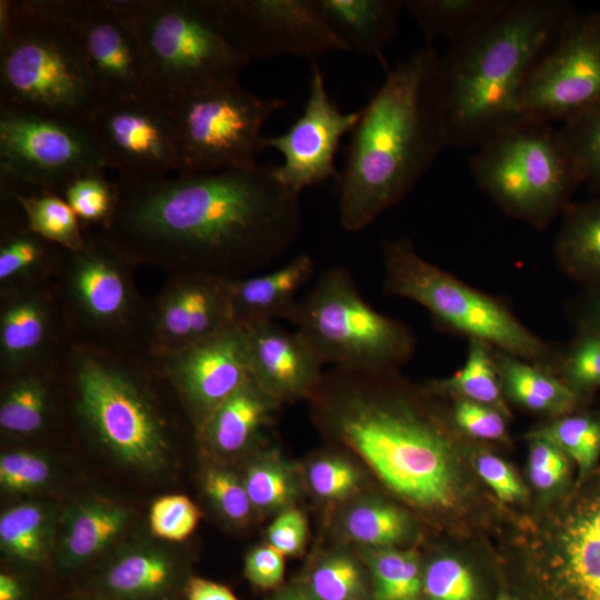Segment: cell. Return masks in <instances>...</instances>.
<instances>
[{"label": "cell", "instance_id": "obj_31", "mask_svg": "<svg viewBox=\"0 0 600 600\" xmlns=\"http://www.w3.org/2000/svg\"><path fill=\"white\" fill-rule=\"evenodd\" d=\"M514 0H404L403 9L414 20L427 44L438 38L449 43L478 32L502 14Z\"/></svg>", "mask_w": 600, "mask_h": 600}, {"label": "cell", "instance_id": "obj_45", "mask_svg": "<svg viewBox=\"0 0 600 600\" xmlns=\"http://www.w3.org/2000/svg\"><path fill=\"white\" fill-rule=\"evenodd\" d=\"M200 518L201 511L190 498L184 494H166L152 502L149 528L159 539L180 542L193 533Z\"/></svg>", "mask_w": 600, "mask_h": 600}, {"label": "cell", "instance_id": "obj_28", "mask_svg": "<svg viewBox=\"0 0 600 600\" xmlns=\"http://www.w3.org/2000/svg\"><path fill=\"white\" fill-rule=\"evenodd\" d=\"M59 377L60 362L2 376L4 381L0 400L2 432L17 437H31L42 432L50 420L53 383Z\"/></svg>", "mask_w": 600, "mask_h": 600}, {"label": "cell", "instance_id": "obj_49", "mask_svg": "<svg viewBox=\"0 0 600 600\" xmlns=\"http://www.w3.org/2000/svg\"><path fill=\"white\" fill-rule=\"evenodd\" d=\"M308 479L316 494L339 500L358 488L360 477L357 468L343 458L326 457L311 464Z\"/></svg>", "mask_w": 600, "mask_h": 600}, {"label": "cell", "instance_id": "obj_10", "mask_svg": "<svg viewBox=\"0 0 600 600\" xmlns=\"http://www.w3.org/2000/svg\"><path fill=\"white\" fill-rule=\"evenodd\" d=\"M386 293L423 307L442 329L488 343L552 371L557 352L500 299L422 258L408 239L383 247Z\"/></svg>", "mask_w": 600, "mask_h": 600}, {"label": "cell", "instance_id": "obj_9", "mask_svg": "<svg viewBox=\"0 0 600 600\" xmlns=\"http://www.w3.org/2000/svg\"><path fill=\"white\" fill-rule=\"evenodd\" d=\"M63 249L56 288L70 343L103 350H148L151 300L138 289L137 264L100 229Z\"/></svg>", "mask_w": 600, "mask_h": 600}, {"label": "cell", "instance_id": "obj_24", "mask_svg": "<svg viewBox=\"0 0 600 600\" xmlns=\"http://www.w3.org/2000/svg\"><path fill=\"white\" fill-rule=\"evenodd\" d=\"M0 289L54 281L63 248L32 232L10 190L0 184Z\"/></svg>", "mask_w": 600, "mask_h": 600}, {"label": "cell", "instance_id": "obj_41", "mask_svg": "<svg viewBox=\"0 0 600 600\" xmlns=\"http://www.w3.org/2000/svg\"><path fill=\"white\" fill-rule=\"evenodd\" d=\"M582 178L600 194V104L559 127Z\"/></svg>", "mask_w": 600, "mask_h": 600}, {"label": "cell", "instance_id": "obj_15", "mask_svg": "<svg viewBox=\"0 0 600 600\" xmlns=\"http://www.w3.org/2000/svg\"><path fill=\"white\" fill-rule=\"evenodd\" d=\"M233 47L250 61L350 52L316 0H206Z\"/></svg>", "mask_w": 600, "mask_h": 600}, {"label": "cell", "instance_id": "obj_14", "mask_svg": "<svg viewBox=\"0 0 600 600\" xmlns=\"http://www.w3.org/2000/svg\"><path fill=\"white\" fill-rule=\"evenodd\" d=\"M600 104V12L564 23L517 98L522 118L564 123Z\"/></svg>", "mask_w": 600, "mask_h": 600}, {"label": "cell", "instance_id": "obj_5", "mask_svg": "<svg viewBox=\"0 0 600 600\" xmlns=\"http://www.w3.org/2000/svg\"><path fill=\"white\" fill-rule=\"evenodd\" d=\"M101 102L68 0H0V108L88 123Z\"/></svg>", "mask_w": 600, "mask_h": 600}, {"label": "cell", "instance_id": "obj_7", "mask_svg": "<svg viewBox=\"0 0 600 600\" xmlns=\"http://www.w3.org/2000/svg\"><path fill=\"white\" fill-rule=\"evenodd\" d=\"M133 20L149 69L152 100L168 106L239 81L250 60L226 37L206 0H108Z\"/></svg>", "mask_w": 600, "mask_h": 600}, {"label": "cell", "instance_id": "obj_8", "mask_svg": "<svg viewBox=\"0 0 600 600\" xmlns=\"http://www.w3.org/2000/svg\"><path fill=\"white\" fill-rule=\"evenodd\" d=\"M478 187L507 214L542 230L563 213L582 184L578 166L551 122L519 117L469 159Z\"/></svg>", "mask_w": 600, "mask_h": 600}, {"label": "cell", "instance_id": "obj_3", "mask_svg": "<svg viewBox=\"0 0 600 600\" xmlns=\"http://www.w3.org/2000/svg\"><path fill=\"white\" fill-rule=\"evenodd\" d=\"M312 398L323 428L397 496L423 509L454 503L459 478L451 441L400 384L398 371L332 368Z\"/></svg>", "mask_w": 600, "mask_h": 600}, {"label": "cell", "instance_id": "obj_40", "mask_svg": "<svg viewBox=\"0 0 600 600\" xmlns=\"http://www.w3.org/2000/svg\"><path fill=\"white\" fill-rule=\"evenodd\" d=\"M568 581L579 600H600V536L581 518L564 537Z\"/></svg>", "mask_w": 600, "mask_h": 600}, {"label": "cell", "instance_id": "obj_43", "mask_svg": "<svg viewBox=\"0 0 600 600\" xmlns=\"http://www.w3.org/2000/svg\"><path fill=\"white\" fill-rule=\"evenodd\" d=\"M260 459L249 466L243 478L252 507L274 510L289 504L297 492L290 470L273 456Z\"/></svg>", "mask_w": 600, "mask_h": 600}, {"label": "cell", "instance_id": "obj_57", "mask_svg": "<svg viewBox=\"0 0 600 600\" xmlns=\"http://www.w3.org/2000/svg\"><path fill=\"white\" fill-rule=\"evenodd\" d=\"M26 588L13 574H0V600H24Z\"/></svg>", "mask_w": 600, "mask_h": 600}, {"label": "cell", "instance_id": "obj_34", "mask_svg": "<svg viewBox=\"0 0 600 600\" xmlns=\"http://www.w3.org/2000/svg\"><path fill=\"white\" fill-rule=\"evenodd\" d=\"M53 537V516L40 503H20L8 508L0 517L1 549L20 563L42 562L49 556Z\"/></svg>", "mask_w": 600, "mask_h": 600}, {"label": "cell", "instance_id": "obj_58", "mask_svg": "<svg viewBox=\"0 0 600 600\" xmlns=\"http://www.w3.org/2000/svg\"><path fill=\"white\" fill-rule=\"evenodd\" d=\"M586 523L600 536V506L582 518Z\"/></svg>", "mask_w": 600, "mask_h": 600}, {"label": "cell", "instance_id": "obj_19", "mask_svg": "<svg viewBox=\"0 0 600 600\" xmlns=\"http://www.w3.org/2000/svg\"><path fill=\"white\" fill-rule=\"evenodd\" d=\"M233 321L226 279L170 273L150 303L147 349L162 358L210 338Z\"/></svg>", "mask_w": 600, "mask_h": 600}, {"label": "cell", "instance_id": "obj_18", "mask_svg": "<svg viewBox=\"0 0 600 600\" xmlns=\"http://www.w3.org/2000/svg\"><path fill=\"white\" fill-rule=\"evenodd\" d=\"M68 6L102 101H153L146 51L136 22L108 0H68Z\"/></svg>", "mask_w": 600, "mask_h": 600}, {"label": "cell", "instance_id": "obj_44", "mask_svg": "<svg viewBox=\"0 0 600 600\" xmlns=\"http://www.w3.org/2000/svg\"><path fill=\"white\" fill-rule=\"evenodd\" d=\"M552 372L577 393L600 387V334L581 332L562 352H557Z\"/></svg>", "mask_w": 600, "mask_h": 600}, {"label": "cell", "instance_id": "obj_29", "mask_svg": "<svg viewBox=\"0 0 600 600\" xmlns=\"http://www.w3.org/2000/svg\"><path fill=\"white\" fill-rule=\"evenodd\" d=\"M128 511L104 500L76 503L66 511L59 541V563L74 570L107 548L123 530Z\"/></svg>", "mask_w": 600, "mask_h": 600}, {"label": "cell", "instance_id": "obj_60", "mask_svg": "<svg viewBox=\"0 0 600 600\" xmlns=\"http://www.w3.org/2000/svg\"><path fill=\"white\" fill-rule=\"evenodd\" d=\"M499 600H512V599H510V598H508L506 596H502V597L499 598Z\"/></svg>", "mask_w": 600, "mask_h": 600}, {"label": "cell", "instance_id": "obj_46", "mask_svg": "<svg viewBox=\"0 0 600 600\" xmlns=\"http://www.w3.org/2000/svg\"><path fill=\"white\" fill-rule=\"evenodd\" d=\"M422 592L428 600H476L473 576L459 560L441 557L422 576Z\"/></svg>", "mask_w": 600, "mask_h": 600}, {"label": "cell", "instance_id": "obj_30", "mask_svg": "<svg viewBox=\"0 0 600 600\" xmlns=\"http://www.w3.org/2000/svg\"><path fill=\"white\" fill-rule=\"evenodd\" d=\"M502 390L530 411L562 417L578 402V393L554 372L493 348Z\"/></svg>", "mask_w": 600, "mask_h": 600}, {"label": "cell", "instance_id": "obj_20", "mask_svg": "<svg viewBox=\"0 0 600 600\" xmlns=\"http://www.w3.org/2000/svg\"><path fill=\"white\" fill-rule=\"evenodd\" d=\"M158 359L197 431L249 378L246 333L236 321L206 340Z\"/></svg>", "mask_w": 600, "mask_h": 600}, {"label": "cell", "instance_id": "obj_12", "mask_svg": "<svg viewBox=\"0 0 600 600\" xmlns=\"http://www.w3.org/2000/svg\"><path fill=\"white\" fill-rule=\"evenodd\" d=\"M284 104L283 99L261 98L236 81L161 107L178 154L177 174L257 164L267 149L262 128Z\"/></svg>", "mask_w": 600, "mask_h": 600}, {"label": "cell", "instance_id": "obj_36", "mask_svg": "<svg viewBox=\"0 0 600 600\" xmlns=\"http://www.w3.org/2000/svg\"><path fill=\"white\" fill-rule=\"evenodd\" d=\"M364 559L372 574L374 600H419L422 576L414 551L370 548Z\"/></svg>", "mask_w": 600, "mask_h": 600}, {"label": "cell", "instance_id": "obj_55", "mask_svg": "<svg viewBox=\"0 0 600 600\" xmlns=\"http://www.w3.org/2000/svg\"><path fill=\"white\" fill-rule=\"evenodd\" d=\"M184 596L187 600H238L228 587L199 577L186 581Z\"/></svg>", "mask_w": 600, "mask_h": 600}, {"label": "cell", "instance_id": "obj_2", "mask_svg": "<svg viewBox=\"0 0 600 600\" xmlns=\"http://www.w3.org/2000/svg\"><path fill=\"white\" fill-rule=\"evenodd\" d=\"M440 58L433 44L413 51L361 108L337 180L344 230L401 201L448 148Z\"/></svg>", "mask_w": 600, "mask_h": 600}, {"label": "cell", "instance_id": "obj_39", "mask_svg": "<svg viewBox=\"0 0 600 600\" xmlns=\"http://www.w3.org/2000/svg\"><path fill=\"white\" fill-rule=\"evenodd\" d=\"M530 439H542L570 456L584 474L600 454V417L574 414L558 417L552 422L528 433Z\"/></svg>", "mask_w": 600, "mask_h": 600}, {"label": "cell", "instance_id": "obj_26", "mask_svg": "<svg viewBox=\"0 0 600 600\" xmlns=\"http://www.w3.org/2000/svg\"><path fill=\"white\" fill-rule=\"evenodd\" d=\"M317 6L349 51L382 60V51L397 32L403 0H316Z\"/></svg>", "mask_w": 600, "mask_h": 600}, {"label": "cell", "instance_id": "obj_54", "mask_svg": "<svg viewBox=\"0 0 600 600\" xmlns=\"http://www.w3.org/2000/svg\"><path fill=\"white\" fill-rule=\"evenodd\" d=\"M529 469L567 471L566 453L549 441L531 439Z\"/></svg>", "mask_w": 600, "mask_h": 600}, {"label": "cell", "instance_id": "obj_61", "mask_svg": "<svg viewBox=\"0 0 600 600\" xmlns=\"http://www.w3.org/2000/svg\"><path fill=\"white\" fill-rule=\"evenodd\" d=\"M84 600H93V599H84Z\"/></svg>", "mask_w": 600, "mask_h": 600}, {"label": "cell", "instance_id": "obj_51", "mask_svg": "<svg viewBox=\"0 0 600 600\" xmlns=\"http://www.w3.org/2000/svg\"><path fill=\"white\" fill-rule=\"evenodd\" d=\"M308 533V523L302 511L294 508L283 510L268 528V543L286 556L302 551Z\"/></svg>", "mask_w": 600, "mask_h": 600}, {"label": "cell", "instance_id": "obj_22", "mask_svg": "<svg viewBox=\"0 0 600 600\" xmlns=\"http://www.w3.org/2000/svg\"><path fill=\"white\" fill-rule=\"evenodd\" d=\"M242 326L249 377L279 403L312 398L322 381L324 363L307 339L276 321Z\"/></svg>", "mask_w": 600, "mask_h": 600}, {"label": "cell", "instance_id": "obj_56", "mask_svg": "<svg viewBox=\"0 0 600 600\" xmlns=\"http://www.w3.org/2000/svg\"><path fill=\"white\" fill-rule=\"evenodd\" d=\"M581 332L600 334V291L592 294L580 312Z\"/></svg>", "mask_w": 600, "mask_h": 600}, {"label": "cell", "instance_id": "obj_27", "mask_svg": "<svg viewBox=\"0 0 600 600\" xmlns=\"http://www.w3.org/2000/svg\"><path fill=\"white\" fill-rule=\"evenodd\" d=\"M279 404L249 377L210 414L198 433L218 453H239L257 439Z\"/></svg>", "mask_w": 600, "mask_h": 600}, {"label": "cell", "instance_id": "obj_48", "mask_svg": "<svg viewBox=\"0 0 600 600\" xmlns=\"http://www.w3.org/2000/svg\"><path fill=\"white\" fill-rule=\"evenodd\" d=\"M203 489L219 510L232 522H243L250 516L252 503L243 480L227 469L214 468L207 471Z\"/></svg>", "mask_w": 600, "mask_h": 600}, {"label": "cell", "instance_id": "obj_1", "mask_svg": "<svg viewBox=\"0 0 600 600\" xmlns=\"http://www.w3.org/2000/svg\"><path fill=\"white\" fill-rule=\"evenodd\" d=\"M114 182L117 210L103 231L137 267L253 276L280 259L301 229L300 193L276 178L273 166Z\"/></svg>", "mask_w": 600, "mask_h": 600}, {"label": "cell", "instance_id": "obj_38", "mask_svg": "<svg viewBox=\"0 0 600 600\" xmlns=\"http://www.w3.org/2000/svg\"><path fill=\"white\" fill-rule=\"evenodd\" d=\"M60 196L72 209L83 229L107 230L118 204V187L104 171H92L71 179Z\"/></svg>", "mask_w": 600, "mask_h": 600}, {"label": "cell", "instance_id": "obj_35", "mask_svg": "<svg viewBox=\"0 0 600 600\" xmlns=\"http://www.w3.org/2000/svg\"><path fill=\"white\" fill-rule=\"evenodd\" d=\"M429 390L491 406L507 414L493 348L480 340H469L463 366L449 378L431 381Z\"/></svg>", "mask_w": 600, "mask_h": 600}, {"label": "cell", "instance_id": "obj_13", "mask_svg": "<svg viewBox=\"0 0 600 600\" xmlns=\"http://www.w3.org/2000/svg\"><path fill=\"white\" fill-rule=\"evenodd\" d=\"M106 169L88 123L0 108V178L60 194L71 179Z\"/></svg>", "mask_w": 600, "mask_h": 600}, {"label": "cell", "instance_id": "obj_16", "mask_svg": "<svg viewBox=\"0 0 600 600\" xmlns=\"http://www.w3.org/2000/svg\"><path fill=\"white\" fill-rule=\"evenodd\" d=\"M89 128L108 169L124 181H149L179 171L174 141L162 108L151 100H107Z\"/></svg>", "mask_w": 600, "mask_h": 600}, {"label": "cell", "instance_id": "obj_25", "mask_svg": "<svg viewBox=\"0 0 600 600\" xmlns=\"http://www.w3.org/2000/svg\"><path fill=\"white\" fill-rule=\"evenodd\" d=\"M179 569L163 551L136 548L110 561L98 578L109 600H169L179 583Z\"/></svg>", "mask_w": 600, "mask_h": 600}, {"label": "cell", "instance_id": "obj_23", "mask_svg": "<svg viewBox=\"0 0 600 600\" xmlns=\"http://www.w3.org/2000/svg\"><path fill=\"white\" fill-rule=\"evenodd\" d=\"M313 271L312 258L300 253L272 271L226 279L234 321L241 324L278 318L291 321L299 302L297 293Z\"/></svg>", "mask_w": 600, "mask_h": 600}, {"label": "cell", "instance_id": "obj_33", "mask_svg": "<svg viewBox=\"0 0 600 600\" xmlns=\"http://www.w3.org/2000/svg\"><path fill=\"white\" fill-rule=\"evenodd\" d=\"M0 184L10 190L32 232L66 250H78L84 244V230L60 194L20 188L2 178Z\"/></svg>", "mask_w": 600, "mask_h": 600}, {"label": "cell", "instance_id": "obj_37", "mask_svg": "<svg viewBox=\"0 0 600 600\" xmlns=\"http://www.w3.org/2000/svg\"><path fill=\"white\" fill-rule=\"evenodd\" d=\"M347 536L370 548H392L404 541L410 531L409 517L401 509L380 501H364L347 512Z\"/></svg>", "mask_w": 600, "mask_h": 600}, {"label": "cell", "instance_id": "obj_59", "mask_svg": "<svg viewBox=\"0 0 600 600\" xmlns=\"http://www.w3.org/2000/svg\"><path fill=\"white\" fill-rule=\"evenodd\" d=\"M273 600H313V599L301 590L292 589V590H288L279 594Z\"/></svg>", "mask_w": 600, "mask_h": 600}, {"label": "cell", "instance_id": "obj_42", "mask_svg": "<svg viewBox=\"0 0 600 600\" xmlns=\"http://www.w3.org/2000/svg\"><path fill=\"white\" fill-rule=\"evenodd\" d=\"M364 592L360 566L344 553L324 558L309 578V596L313 600H361Z\"/></svg>", "mask_w": 600, "mask_h": 600}, {"label": "cell", "instance_id": "obj_4", "mask_svg": "<svg viewBox=\"0 0 600 600\" xmlns=\"http://www.w3.org/2000/svg\"><path fill=\"white\" fill-rule=\"evenodd\" d=\"M576 12L564 0H514L440 58L448 147H477L516 120L531 70Z\"/></svg>", "mask_w": 600, "mask_h": 600}, {"label": "cell", "instance_id": "obj_32", "mask_svg": "<svg viewBox=\"0 0 600 600\" xmlns=\"http://www.w3.org/2000/svg\"><path fill=\"white\" fill-rule=\"evenodd\" d=\"M562 216L554 244L560 268L578 280L600 284V194L571 202Z\"/></svg>", "mask_w": 600, "mask_h": 600}, {"label": "cell", "instance_id": "obj_50", "mask_svg": "<svg viewBox=\"0 0 600 600\" xmlns=\"http://www.w3.org/2000/svg\"><path fill=\"white\" fill-rule=\"evenodd\" d=\"M499 409L476 401L456 398L452 421L463 433L482 440H504L507 424Z\"/></svg>", "mask_w": 600, "mask_h": 600}, {"label": "cell", "instance_id": "obj_11", "mask_svg": "<svg viewBox=\"0 0 600 600\" xmlns=\"http://www.w3.org/2000/svg\"><path fill=\"white\" fill-rule=\"evenodd\" d=\"M332 368L398 371L412 357L416 337L401 321L376 311L344 267L326 270L299 300L291 321Z\"/></svg>", "mask_w": 600, "mask_h": 600}, {"label": "cell", "instance_id": "obj_52", "mask_svg": "<svg viewBox=\"0 0 600 600\" xmlns=\"http://www.w3.org/2000/svg\"><path fill=\"white\" fill-rule=\"evenodd\" d=\"M476 468L482 480L502 501H514L526 494V490L511 468L499 457L481 453L476 461Z\"/></svg>", "mask_w": 600, "mask_h": 600}, {"label": "cell", "instance_id": "obj_47", "mask_svg": "<svg viewBox=\"0 0 600 600\" xmlns=\"http://www.w3.org/2000/svg\"><path fill=\"white\" fill-rule=\"evenodd\" d=\"M50 477V462L39 452L17 449L0 457V486L6 492L33 491L44 486Z\"/></svg>", "mask_w": 600, "mask_h": 600}, {"label": "cell", "instance_id": "obj_17", "mask_svg": "<svg viewBox=\"0 0 600 600\" xmlns=\"http://www.w3.org/2000/svg\"><path fill=\"white\" fill-rule=\"evenodd\" d=\"M361 114L343 112L330 98L323 73L312 62L309 93L302 113L282 133L264 138L266 148L283 158L273 166L276 178L288 189L301 193L306 188L339 179L336 156L344 134L351 132Z\"/></svg>", "mask_w": 600, "mask_h": 600}, {"label": "cell", "instance_id": "obj_6", "mask_svg": "<svg viewBox=\"0 0 600 600\" xmlns=\"http://www.w3.org/2000/svg\"><path fill=\"white\" fill-rule=\"evenodd\" d=\"M163 371L148 350H103L70 343L60 361L81 428L121 462L162 467L171 449L170 424L154 392Z\"/></svg>", "mask_w": 600, "mask_h": 600}, {"label": "cell", "instance_id": "obj_21", "mask_svg": "<svg viewBox=\"0 0 600 600\" xmlns=\"http://www.w3.org/2000/svg\"><path fill=\"white\" fill-rule=\"evenodd\" d=\"M54 281L0 289L2 376L58 363L69 347Z\"/></svg>", "mask_w": 600, "mask_h": 600}, {"label": "cell", "instance_id": "obj_53", "mask_svg": "<svg viewBox=\"0 0 600 600\" xmlns=\"http://www.w3.org/2000/svg\"><path fill=\"white\" fill-rule=\"evenodd\" d=\"M283 573L284 556L269 543L254 548L246 558L244 574L257 588L267 590L278 586Z\"/></svg>", "mask_w": 600, "mask_h": 600}]
</instances>
